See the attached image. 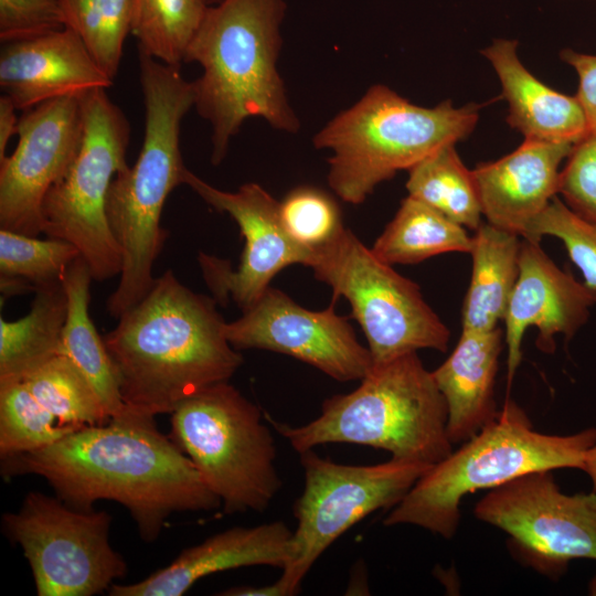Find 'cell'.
Listing matches in <instances>:
<instances>
[{
    "mask_svg": "<svg viewBox=\"0 0 596 596\" xmlns=\"http://www.w3.org/2000/svg\"><path fill=\"white\" fill-rule=\"evenodd\" d=\"M504 334L465 331L449 356L432 371L447 406L451 444L465 443L492 422L499 412L494 387Z\"/></svg>",
    "mask_w": 596,
    "mask_h": 596,
    "instance_id": "cell-22",
    "label": "cell"
},
{
    "mask_svg": "<svg viewBox=\"0 0 596 596\" xmlns=\"http://www.w3.org/2000/svg\"><path fill=\"white\" fill-rule=\"evenodd\" d=\"M473 514L508 533L517 553L541 573L555 576L572 560L596 561V492L564 493L551 470L491 489Z\"/></svg>",
    "mask_w": 596,
    "mask_h": 596,
    "instance_id": "cell-13",
    "label": "cell"
},
{
    "mask_svg": "<svg viewBox=\"0 0 596 596\" xmlns=\"http://www.w3.org/2000/svg\"><path fill=\"white\" fill-rule=\"evenodd\" d=\"M216 300L181 284L172 270L103 337L124 403L156 416L228 380L243 363L225 336Z\"/></svg>",
    "mask_w": 596,
    "mask_h": 596,
    "instance_id": "cell-2",
    "label": "cell"
},
{
    "mask_svg": "<svg viewBox=\"0 0 596 596\" xmlns=\"http://www.w3.org/2000/svg\"><path fill=\"white\" fill-rule=\"evenodd\" d=\"M236 349H263L290 355L340 381L362 380L373 365L347 318L334 304L308 310L270 286L243 316L224 327Z\"/></svg>",
    "mask_w": 596,
    "mask_h": 596,
    "instance_id": "cell-16",
    "label": "cell"
},
{
    "mask_svg": "<svg viewBox=\"0 0 596 596\" xmlns=\"http://www.w3.org/2000/svg\"><path fill=\"white\" fill-rule=\"evenodd\" d=\"M292 531L284 521L234 526L183 550L142 581L113 584L110 596H181L200 578L244 566L284 570L292 557Z\"/></svg>",
    "mask_w": 596,
    "mask_h": 596,
    "instance_id": "cell-19",
    "label": "cell"
},
{
    "mask_svg": "<svg viewBox=\"0 0 596 596\" xmlns=\"http://www.w3.org/2000/svg\"><path fill=\"white\" fill-rule=\"evenodd\" d=\"M111 85L113 79L68 28L1 45L0 87L17 109Z\"/></svg>",
    "mask_w": 596,
    "mask_h": 596,
    "instance_id": "cell-18",
    "label": "cell"
},
{
    "mask_svg": "<svg viewBox=\"0 0 596 596\" xmlns=\"http://www.w3.org/2000/svg\"><path fill=\"white\" fill-rule=\"evenodd\" d=\"M480 108L475 103L455 107L450 100L422 107L384 85H373L315 135L313 146L332 152V191L347 203L360 204L400 170L468 137Z\"/></svg>",
    "mask_w": 596,
    "mask_h": 596,
    "instance_id": "cell-7",
    "label": "cell"
},
{
    "mask_svg": "<svg viewBox=\"0 0 596 596\" xmlns=\"http://www.w3.org/2000/svg\"><path fill=\"white\" fill-rule=\"evenodd\" d=\"M558 193L575 213L596 223V135L573 146L560 172Z\"/></svg>",
    "mask_w": 596,
    "mask_h": 596,
    "instance_id": "cell-35",
    "label": "cell"
},
{
    "mask_svg": "<svg viewBox=\"0 0 596 596\" xmlns=\"http://www.w3.org/2000/svg\"><path fill=\"white\" fill-rule=\"evenodd\" d=\"M595 304L596 294L558 268L540 243L522 238L519 277L503 318L508 390L522 361L528 328H538L536 347L553 353L554 337L562 334L566 341L573 338Z\"/></svg>",
    "mask_w": 596,
    "mask_h": 596,
    "instance_id": "cell-17",
    "label": "cell"
},
{
    "mask_svg": "<svg viewBox=\"0 0 596 596\" xmlns=\"http://www.w3.org/2000/svg\"><path fill=\"white\" fill-rule=\"evenodd\" d=\"M105 89L78 96L84 123L81 148L42 205L43 233L73 244L96 281L121 272V252L109 227L106 203L113 180L129 167V121Z\"/></svg>",
    "mask_w": 596,
    "mask_h": 596,
    "instance_id": "cell-9",
    "label": "cell"
},
{
    "mask_svg": "<svg viewBox=\"0 0 596 596\" xmlns=\"http://www.w3.org/2000/svg\"><path fill=\"white\" fill-rule=\"evenodd\" d=\"M315 277L344 297L368 341L373 364L419 349L445 352L450 331L423 298L419 287L382 262L350 230L315 248Z\"/></svg>",
    "mask_w": 596,
    "mask_h": 596,
    "instance_id": "cell-10",
    "label": "cell"
},
{
    "mask_svg": "<svg viewBox=\"0 0 596 596\" xmlns=\"http://www.w3.org/2000/svg\"><path fill=\"white\" fill-rule=\"evenodd\" d=\"M1 460L3 476H40L75 509L92 510L100 499L123 504L146 542L158 539L174 512L222 505L191 459L157 428L155 417L134 409Z\"/></svg>",
    "mask_w": 596,
    "mask_h": 596,
    "instance_id": "cell-1",
    "label": "cell"
},
{
    "mask_svg": "<svg viewBox=\"0 0 596 596\" xmlns=\"http://www.w3.org/2000/svg\"><path fill=\"white\" fill-rule=\"evenodd\" d=\"M471 248L466 227L409 195L371 247L389 265L417 264L449 252L469 254Z\"/></svg>",
    "mask_w": 596,
    "mask_h": 596,
    "instance_id": "cell-26",
    "label": "cell"
},
{
    "mask_svg": "<svg viewBox=\"0 0 596 596\" xmlns=\"http://www.w3.org/2000/svg\"><path fill=\"white\" fill-rule=\"evenodd\" d=\"M65 28L82 40L97 65L117 75L124 42L131 33L134 0H60Z\"/></svg>",
    "mask_w": 596,
    "mask_h": 596,
    "instance_id": "cell-30",
    "label": "cell"
},
{
    "mask_svg": "<svg viewBox=\"0 0 596 596\" xmlns=\"http://www.w3.org/2000/svg\"><path fill=\"white\" fill-rule=\"evenodd\" d=\"M172 441L191 459L225 513L263 512L280 490L276 447L260 409L228 382L180 403Z\"/></svg>",
    "mask_w": 596,
    "mask_h": 596,
    "instance_id": "cell-8",
    "label": "cell"
},
{
    "mask_svg": "<svg viewBox=\"0 0 596 596\" xmlns=\"http://www.w3.org/2000/svg\"><path fill=\"white\" fill-rule=\"evenodd\" d=\"M220 1H222V0H207V2H209L210 6L216 4V3H219Z\"/></svg>",
    "mask_w": 596,
    "mask_h": 596,
    "instance_id": "cell-42",
    "label": "cell"
},
{
    "mask_svg": "<svg viewBox=\"0 0 596 596\" xmlns=\"http://www.w3.org/2000/svg\"><path fill=\"white\" fill-rule=\"evenodd\" d=\"M518 41L496 39L481 53L494 70L508 103L507 121L524 139L573 143L588 135L576 96L552 89L530 73L518 53Z\"/></svg>",
    "mask_w": 596,
    "mask_h": 596,
    "instance_id": "cell-21",
    "label": "cell"
},
{
    "mask_svg": "<svg viewBox=\"0 0 596 596\" xmlns=\"http://www.w3.org/2000/svg\"><path fill=\"white\" fill-rule=\"evenodd\" d=\"M83 131L77 96L50 99L24 110L17 148L0 161L1 228L29 236L43 233V201L75 160Z\"/></svg>",
    "mask_w": 596,
    "mask_h": 596,
    "instance_id": "cell-15",
    "label": "cell"
},
{
    "mask_svg": "<svg viewBox=\"0 0 596 596\" xmlns=\"http://www.w3.org/2000/svg\"><path fill=\"white\" fill-rule=\"evenodd\" d=\"M595 443L596 427L568 435L535 430L524 409L507 397L497 417L429 467L383 523L416 525L450 540L460 523L465 496L532 471L582 470Z\"/></svg>",
    "mask_w": 596,
    "mask_h": 596,
    "instance_id": "cell-6",
    "label": "cell"
},
{
    "mask_svg": "<svg viewBox=\"0 0 596 596\" xmlns=\"http://www.w3.org/2000/svg\"><path fill=\"white\" fill-rule=\"evenodd\" d=\"M219 595H223V596H290L288 589L279 579H277L275 583L270 585H265L260 587H252V586L232 587V588L223 590L222 593H219Z\"/></svg>",
    "mask_w": 596,
    "mask_h": 596,
    "instance_id": "cell-39",
    "label": "cell"
},
{
    "mask_svg": "<svg viewBox=\"0 0 596 596\" xmlns=\"http://www.w3.org/2000/svg\"><path fill=\"white\" fill-rule=\"evenodd\" d=\"M582 470L589 477L593 491L596 492V443L587 450Z\"/></svg>",
    "mask_w": 596,
    "mask_h": 596,
    "instance_id": "cell-41",
    "label": "cell"
},
{
    "mask_svg": "<svg viewBox=\"0 0 596 596\" xmlns=\"http://www.w3.org/2000/svg\"><path fill=\"white\" fill-rule=\"evenodd\" d=\"M0 287L2 295L8 298L10 296L19 295V294H25L30 290L35 291V287L29 283L28 280H24L22 278L18 277H0Z\"/></svg>",
    "mask_w": 596,
    "mask_h": 596,
    "instance_id": "cell-40",
    "label": "cell"
},
{
    "mask_svg": "<svg viewBox=\"0 0 596 596\" xmlns=\"http://www.w3.org/2000/svg\"><path fill=\"white\" fill-rule=\"evenodd\" d=\"M573 143L524 141L471 170L487 222L523 237L558 192L560 166Z\"/></svg>",
    "mask_w": 596,
    "mask_h": 596,
    "instance_id": "cell-20",
    "label": "cell"
},
{
    "mask_svg": "<svg viewBox=\"0 0 596 596\" xmlns=\"http://www.w3.org/2000/svg\"><path fill=\"white\" fill-rule=\"evenodd\" d=\"M285 10L284 0H222L209 7L188 47L184 62L203 70L193 82L194 107L212 127L213 164L249 117L286 132L300 128L277 71Z\"/></svg>",
    "mask_w": 596,
    "mask_h": 596,
    "instance_id": "cell-4",
    "label": "cell"
},
{
    "mask_svg": "<svg viewBox=\"0 0 596 596\" xmlns=\"http://www.w3.org/2000/svg\"><path fill=\"white\" fill-rule=\"evenodd\" d=\"M305 485L294 505L292 557L279 581L297 595L309 570L347 530L380 509H392L428 470L426 464L391 458L354 466L337 464L313 449L300 453Z\"/></svg>",
    "mask_w": 596,
    "mask_h": 596,
    "instance_id": "cell-11",
    "label": "cell"
},
{
    "mask_svg": "<svg viewBox=\"0 0 596 596\" xmlns=\"http://www.w3.org/2000/svg\"><path fill=\"white\" fill-rule=\"evenodd\" d=\"M65 28L60 0H0V40H23Z\"/></svg>",
    "mask_w": 596,
    "mask_h": 596,
    "instance_id": "cell-36",
    "label": "cell"
},
{
    "mask_svg": "<svg viewBox=\"0 0 596 596\" xmlns=\"http://www.w3.org/2000/svg\"><path fill=\"white\" fill-rule=\"evenodd\" d=\"M30 311L8 321L0 318V383L22 381L61 353L67 298L62 280L36 288Z\"/></svg>",
    "mask_w": 596,
    "mask_h": 596,
    "instance_id": "cell-25",
    "label": "cell"
},
{
    "mask_svg": "<svg viewBox=\"0 0 596 596\" xmlns=\"http://www.w3.org/2000/svg\"><path fill=\"white\" fill-rule=\"evenodd\" d=\"M92 280L89 267L81 256L68 264L63 273L67 311L61 353L70 358L91 382L108 418H121L132 409L123 401L104 339L88 312Z\"/></svg>",
    "mask_w": 596,
    "mask_h": 596,
    "instance_id": "cell-24",
    "label": "cell"
},
{
    "mask_svg": "<svg viewBox=\"0 0 596 596\" xmlns=\"http://www.w3.org/2000/svg\"><path fill=\"white\" fill-rule=\"evenodd\" d=\"M521 236L482 223L472 237V273L461 310L465 331L487 332L503 321L520 272Z\"/></svg>",
    "mask_w": 596,
    "mask_h": 596,
    "instance_id": "cell-23",
    "label": "cell"
},
{
    "mask_svg": "<svg viewBox=\"0 0 596 596\" xmlns=\"http://www.w3.org/2000/svg\"><path fill=\"white\" fill-rule=\"evenodd\" d=\"M446 145L408 170V195L434 207L464 227L476 231L482 209L472 175L455 148Z\"/></svg>",
    "mask_w": 596,
    "mask_h": 596,
    "instance_id": "cell-27",
    "label": "cell"
},
{
    "mask_svg": "<svg viewBox=\"0 0 596 596\" xmlns=\"http://www.w3.org/2000/svg\"><path fill=\"white\" fill-rule=\"evenodd\" d=\"M560 56L578 76V91L575 96L584 111L588 135H596V55L564 49Z\"/></svg>",
    "mask_w": 596,
    "mask_h": 596,
    "instance_id": "cell-37",
    "label": "cell"
},
{
    "mask_svg": "<svg viewBox=\"0 0 596 596\" xmlns=\"http://www.w3.org/2000/svg\"><path fill=\"white\" fill-rule=\"evenodd\" d=\"M77 428L60 425L23 381L0 383L1 459L47 447Z\"/></svg>",
    "mask_w": 596,
    "mask_h": 596,
    "instance_id": "cell-31",
    "label": "cell"
},
{
    "mask_svg": "<svg viewBox=\"0 0 596 596\" xmlns=\"http://www.w3.org/2000/svg\"><path fill=\"white\" fill-rule=\"evenodd\" d=\"M183 184L216 211L227 213L245 240L235 270L227 260L199 254L203 277L216 302L225 305L231 298L245 311L259 299L281 269L292 264L308 266L313 251L288 235L280 221L279 202L259 184L249 182L235 192L223 191L188 168Z\"/></svg>",
    "mask_w": 596,
    "mask_h": 596,
    "instance_id": "cell-14",
    "label": "cell"
},
{
    "mask_svg": "<svg viewBox=\"0 0 596 596\" xmlns=\"http://www.w3.org/2000/svg\"><path fill=\"white\" fill-rule=\"evenodd\" d=\"M145 105V135L140 153L111 182L106 211L120 248L119 281L107 300L118 319L140 301L155 283L153 264L167 238L160 220L168 195L183 184L187 167L180 150L181 123L194 107L193 82L178 66L164 64L138 49Z\"/></svg>",
    "mask_w": 596,
    "mask_h": 596,
    "instance_id": "cell-3",
    "label": "cell"
},
{
    "mask_svg": "<svg viewBox=\"0 0 596 596\" xmlns=\"http://www.w3.org/2000/svg\"><path fill=\"white\" fill-rule=\"evenodd\" d=\"M22 381L62 426H94L109 421L91 382L65 354L53 356Z\"/></svg>",
    "mask_w": 596,
    "mask_h": 596,
    "instance_id": "cell-29",
    "label": "cell"
},
{
    "mask_svg": "<svg viewBox=\"0 0 596 596\" xmlns=\"http://www.w3.org/2000/svg\"><path fill=\"white\" fill-rule=\"evenodd\" d=\"M279 216L288 235L312 251L331 241L343 228L336 201L312 187L291 190L279 202Z\"/></svg>",
    "mask_w": 596,
    "mask_h": 596,
    "instance_id": "cell-34",
    "label": "cell"
},
{
    "mask_svg": "<svg viewBox=\"0 0 596 596\" xmlns=\"http://www.w3.org/2000/svg\"><path fill=\"white\" fill-rule=\"evenodd\" d=\"M15 110H18L12 100L4 94L0 97V161L6 156V149L10 138L18 134L19 119Z\"/></svg>",
    "mask_w": 596,
    "mask_h": 596,
    "instance_id": "cell-38",
    "label": "cell"
},
{
    "mask_svg": "<svg viewBox=\"0 0 596 596\" xmlns=\"http://www.w3.org/2000/svg\"><path fill=\"white\" fill-rule=\"evenodd\" d=\"M360 381L351 393L326 398L319 416L307 424L265 418L299 454L348 443L433 466L453 451L445 398L416 352L373 364Z\"/></svg>",
    "mask_w": 596,
    "mask_h": 596,
    "instance_id": "cell-5",
    "label": "cell"
},
{
    "mask_svg": "<svg viewBox=\"0 0 596 596\" xmlns=\"http://www.w3.org/2000/svg\"><path fill=\"white\" fill-rule=\"evenodd\" d=\"M2 524L21 546L39 596H93L127 572L109 542L107 511L75 509L31 491L15 512L2 515Z\"/></svg>",
    "mask_w": 596,
    "mask_h": 596,
    "instance_id": "cell-12",
    "label": "cell"
},
{
    "mask_svg": "<svg viewBox=\"0 0 596 596\" xmlns=\"http://www.w3.org/2000/svg\"><path fill=\"white\" fill-rule=\"evenodd\" d=\"M545 235L563 242L570 258L583 274L585 286L596 294V223L554 196L522 238L540 243Z\"/></svg>",
    "mask_w": 596,
    "mask_h": 596,
    "instance_id": "cell-33",
    "label": "cell"
},
{
    "mask_svg": "<svg viewBox=\"0 0 596 596\" xmlns=\"http://www.w3.org/2000/svg\"><path fill=\"white\" fill-rule=\"evenodd\" d=\"M79 256V251L64 240H40L0 228V275L3 277L22 278L38 288L62 280L65 268Z\"/></svg>",
    "mask_w": 596,
    "mask_h": 596,
    "instance_id": "cell-32",
    "label": "cell"
},
{
    "mask_svg": "<svg viewBox=\"0 0 596 596\" xmlns=\"http://www.w3.org/2000/svg\"><path fill=\"white\" fill-rule=\"evenodd\" d=\"M209 7L207 0H134L131 34L138 49L179 67Z\"/></svg>",
    "mask_w": 596,
    "mask_h": 596,
    "instance_id": "cell-28",
    "label": "cell"
}]
</instances>
